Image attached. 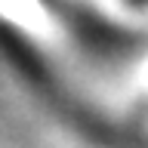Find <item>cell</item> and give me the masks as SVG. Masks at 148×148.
Listing matches in <instances>:
<instances>
[{
	"label": "cell",
	"instance_id": "1",
	"mask_svg": "<svg viewBox=\"0 0 148 148\" xmlns=\"http://www.w3.org/2000/svg\"><path fill=\"white\" fill-rule=\"evenodd\" d=\"M133 3H145V0H133Z\"/></svg>",
	"mask_w": 148,
	"mask_h": 148
}]
</instances>
